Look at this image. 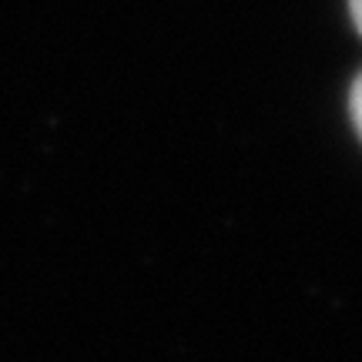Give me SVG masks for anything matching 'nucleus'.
Segmentation results:
<instances>
[{
    "label": "nucleus",
    "mask_w": 362,
    "mask_h": 362,
    "mask_svg": "<svg viewBox=\"0 0 362 362\" xmlns=\"http://www.w3.org/2000/svg\"><path fill=\"white\" fill-rule=\"evenodd\" d=\"M349 115H352V124L359 131L362 138V74L352 81V90H349Z\"/></svg>",
    "instance_id": "f257e3e1"
},
{
    "label": "nucleus",
    "mask_w": 362,
    "mask_h": 362,
    "mask_svg": "<svg viewBox=\"0 0 362 362\" xmlns=\"http://www.w3.org/2000/svg\"><path fill=\"white\" fill-rule=\"evenodd\" d=\"M349 11H352V24L359 27L362 34V0H349Z\"/></svg>",
    "instance_id": "f03ea898"
}]
</instances>
